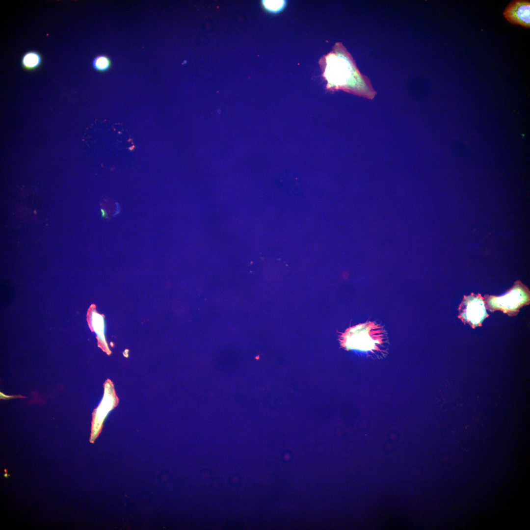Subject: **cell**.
I'll list each match as a JSON object with an SVG mask.
<instances>
[{
  "instance_id": "6da1fadb",
  "label": "cell",
  "mask_w": 530,
  "mask_h": 530,
  "mask_svg": "<svg viewBox=\"0 0 530 530\" xmlns=\"http://www.w3.org/2000/svg\"><path fill=\"white\" fill-rule=\"evenodd\" d=\"M325 61L324 77L330 87L342 89L365 98L372 99L376 92L370 80L356 66L350 54L341 43H337Z\"/></svg>"
},
{
  "instance_id": "7a4b0ae2",
  "label": "cell",
  "mask_w": 530,
  "mask_h": 530,
  "mask_svg": "<svg viewBox=\"0 0 530 530\" xmlns=\"http://www.w3.org/2000/svg\"><path fill=\"white\" fill-rule=\"evenodd\" d=\"M386 335L383 326L370 321L346 329L340 335V341L346 349L373 353L382 349L386 342Z\"/></svg>"
},
{
  "instance_id": "3957f363",
  "label": "cell",
  "mask_w": 530,
  "mask_h": 530,
  "mask_svg": "<svg viewBox=\"0 0 530 530\" xmlns=\"http://www.w3.org/2000/svg\"><path fill=\"white\" fill-rule=\"evenodd\" d=\"M487 308L491 311H502L508 315H517L519 309L530 301L529 289L521 282H516L505 294L500 297L486 295Z\"/></svg>"
},
{
  "instance_id": "277c9868",
  "label": "cell",
  "mask_w": 530,
  "mask_h": 530,
  "mask_svg": "<svg viewBox=\"0 0 530 530\" xmlns=\"http://www.w3.org/2000/svg\"><path fill=\"white\" fill-rule=\"evenodd\" d=\"M485 307V300L480 294L465 296L458 309L459 317L473 328L481 326L488 316Z\"/></svg>"
},
{
  "instance_id": "5b68a950",
  "label": "cell",
  "mask_w": 530,
  "mask_h": 530,
  "mask_svg": "<svg viewBox=\"0 0 530 530\" xmlns=\"http://www.w3.org/2000/svg\"><path fill=\"white\" fill-rule=\"evenodd\" d=\"M117 397L113 385L108 380L105 384V394L102 401L93 414L91 438L94 440L100 431L102 423L108 413L116 405Z\"/></svg>"
},
{
  "instance_id": "8992f818",
  "label": "cell",
  "mask_w": 530,
  "mask_h": 530,
  "mask_svg": "<svg viewBox=\"0 0 530 530\" xmlns=\"http://www.w3.org/2000/svg\"><path fill=\"white\" fill-rule=\"evenodd\" d=\"M503 15L510 23L526 28L530 27V0L511 1L504 9Z\"/></svg>"
},
{
  "instance_id": "52a82bcc",
  "label": "cell",
  "mask_w": 530,
  "mask_h": 530,
  "mask_svg": "<svg viewBox=\"0 0 530 530\" xmlns=\"http://www.w3.org/2000/svg\"><path fill=\"white\" fill-rule=\"evenodd\" d=\"M89 318L90 325L96 334L101 347L108 353L109 349L105 339V325L103 316L95 310L92 309L90 312Z\"/></svg>"
},
{
  "instance_id": "ba28073f",
  "label": "cell",
  "mask_w": 530,
  "mask_h": 530,
  "mask_svg": "<svg viewBox=\"0 0 530 530\" xmlns=\"http://www.w3.org/2000/svg\"><path fill=\"white\" fill-rule=\"evenodd\" d=\"M43 58L40 53L35 51L26 52L22 57L21 65L26 71H33L42 64Z\"/></svg>"
},
{
  "instance_id": "9c48e42d",
  "label": "cell",
  "mask_w": 530,
  "mask_h": 530,
  "mask_svg": "<svg viewBox=\"0 0 530 530\" xmlns=\"http://www.w3.org/2000/svg\"><path fill=\"white\" fill-rule=\"evenodd\" d=\"M92 68L100 73L108 71L112 66V61L107 55L101 54L96 56L91 62Z\"/></svg>"
},
{
  "instance_id": "30bf717a",
  "label": "cell",
  "mask_w": 530,
  "mask_h": 530,
  "mask_svg": "<svg viewBox=\"0 0 530 530\" xmlns=\"http://www.w3.org/2000/svg\"><path fill=\"white\" fill-rule=\"evenodd\" d=\"M263 3L268 10L278 12L284 8L286 2L284 0H264Z\"/></svg>"
}]
</instances>
